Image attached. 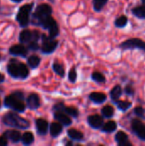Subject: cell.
I'll use <instances>...</instances> for the list:
<instances>
[{
  "label": "cell",
  "instance_id": "cell-1",
  "mask_svg": "<svg viewBox=\"0 0 145 146\" xmlns=\"http://www.w3.org/2000/svg\"><path fill=\"white\" fill-rule=\"evenodd\" d=\"M23 93L21 92H16L5 98L4 104L17 112H23L26 109V105L23 103Z\"/></svg>",
  "mask_w": 145,
  "mask_h": 146
},
{
  "label": "cell",
  "instance_id": "cell-2",
  "mask_svg": "<svg viewBox=\"0 0 145 146\" xmlns=\"http://www.w3.org/2000/svg\"><path fill=\"white\" fill-rule=\"evenodd\" d=\"M3 121L5 125L9 127H17L20 129H26L29 127V125H30L29 122L26 119L20 117L18 115L13 112H9L6 114L3 118Z\"/></svg>",
  "mask_w": 145,
  "mask_h": 146
},
{
  "label": "cell",
  "instance_id": "cell-3",
  "mask_svg": "<svg viewBox=\"0 0 145 146\" xmlns=\"http://www.w3.org/2000/svg\"><path fill=\"white\" fill-rule=\"evenodd\" d=\"M8 73L14 78L25 79L29 74L27 67L24 63L21 62H12L7 67Z\"/></svg>",
  "mask_w": 145,
  "mask_h": 146
},
{
  "label": "cell",
  "instance_id": "cell-4",
  "mask_svg": "<svg viewBox=\"0 0 145 146\" xmlns=\"http://www.w3.org/2000/svg\"><path fill=\"white\" fill-rule=\"evenodd\" d=\"M51 7L48 4H41L37 7L35 13L32 15V23L39 25L40 22L46 17L51 15Z\"/></svg>",
  "mask_w": 145,
  "mask_h": 146
},
{
  "label": "cell",
  "instance_id": "cell-5",
  "mask_svg": "<svg viewBox=\"0 0 145 146\" xmlns=\"http://www.w3.org/2000/svg\"><path fill=\"white\" fill-rule=\"evenodd\" d=\"M32 4H26L20 8L19 12L16 15V20L20 23L21 27H26L29 22V14L32 9Z\"/></svg>",
  "mask_w": 145,
  "mask_h": 146
},
{
  "label": "cell",
  "instance_id": "cell-6",
  "mask_svg": "<svg viewBox=\"0 0 145 146\" xmlns=\"http://www.w3.org/2000/svg\"><path fill=\"white\" fill-rule=\"evenodd\" d=\"M120 47L123 50H132V49H139L145 51V42L140 38H131L124 41L121 44Z\"/></svg>",
  "mask_w": 145,
  "mask_h": 146
},
{
  "label": "cell",
  "instance_id": "cell-7",
  "mask_svg": "<svg viewBox=\"0 0 145 146\" xmlns=\"http://www.w3.org/2000/svg\"><path fill=\"white\" fill-rule=\"evenodd\" d=\"M132 130V132L137 135V137L145 141V125L139 120L138 119H133L131 123Z\"/></svg>",
  "mask_w": 145,
  "mask_h": 146
},
{
  "label": "cell",
  "instance_id": "cell-8",
  "mask_svg": "<svg viewBox=\"0 0 145 146\" xmlns=\"http://www.w3.org/2000/svg\"><path fill=\"white\" fill-rule=\"evenodd\" d=\"M43 40H44V43L42 44L41 50H42V52L44 54L52 53L57 47L58 42L56 40H53V38H50V37H46L44 34H43Z\"/></svg>",
  "mask_w": 145,
  "mask_h": 146
},
{
  "label": "cell",
  "instance_id": "cell-9",
  "mask_svg": "<svg viewBox=\"0 0 145 146\" xmlns=\"http://www.w3.org/2000/svg\"><path fill=\"white\" fill-rule=\"evenodd\" d=\"M88 123L91 127L95 129L101 128L103 126V119L98 115H91L88 117Z\"/></svg>",
  "mask_w": 145,
  "mask_h": 146
},
{
  "label": "cell",
  "instance_id": "cell-10",
  "mask_svg": "<svg viewBox=\"0 0 145 146\" xmlns=\"http://www.w3.org/2000/svg\"><path fill=\"white\" fill-rule=\"evenodd\" d=\"M115 140L119 146H132V144L128 140V136L123 131H120L115 135Z\"/></svg>",
  "mask_w": 145,
  "mask_h": 146
},
{
  "label": "cell",
  "instance_id": "cell-11",
  "mask_svg": "<svg viewBox=\"0 0 145 146\" xmlns=\"http://www.w3.org/2000/svg\"><path fill=\"white\" fill-rule=\"evenodd\" d=\"M27 106L31 110H36L39 107L40 105V100L37 94H30L27 98Z\"/></svg>",
  "mask_w": 145,
  "mask_h": 146
},
{
  "label": "cell",
  "instance_id": "cell-12",
  "mask_svg": "<svg viewBox=\"0 0 145 146\" xmlns=\"http://www.w3.org/2000/svg\"><path fill=\"white\" fill-rule=\"evenodd\" d=\"M9 53L13 56H26L27 55V49L21 44L14 45L9 49Z\"/></svg>",
  "mask_w": 145,
  "mask_h": 146
},
{
  "label": "cell",
  "instance_id": "cell-13",
  "mask_svg": "<svg viewBox=\"0 0 145 146\" xmlns=\"http://www.w3.org/2000/svg\"><path fill=\"white\" fill-rule=\"evenodd\" d=\"M54 117L62 126L68 127V126L71 125V123H72V121H71L70 117L68 116L67 115H65L63 112H58V111H56V113H55V115H54Z\"/></svg>",
  "mask_w": 145,
  "mask_h": 146
},
{
  "label": "cell",
  "instance_id": "cell-14",
  "mask_svg": "<svg viewBox=\"0 0 145 146\" xmlns=\"http://www.w3.org/2000/svg\"><path fill=\"white\" fill-rule=\"evenodd\" d=\"M36 127H37L38 133L39 134L44 135V134L47 133L49 125H48V122L45 120H44V119H38L36 121Z\"/></svg>",
  "mask_w": 145,
  "mask_h": 146
},
{
  "label": "cell",
  "instance_id": "cell-15",
  "mask_svg": "<svg viewBox=\"0 0 145 146\" xmlns=\"http://www.w3.org/2000/svg\"><path fill=\"white\" fill-rule=\"evenodd\" d=\"M4 136L6 137L7 139H9L10 141L14 142V143H17L21 140V134L18 131H15V130H9V131H6L4 133Z\"/></svg>",
  "mask_w": 145,
  "mask_h": 146
},
{
  "label": "cell",
  "instance_id": "cell-16",
  "mask_svg": "<svg viewBox=\"0 0 145 146\" xmlns=\"http://www.w3.org/2000/svg\"><path fill=\"white\" fill-rule=\"evenodd\" d=\"M106 98V95L103 92H92L90 94V99L96 104H103Z\"/></svg>",
  "mask_w": 145,
  "mask_h": 146
},
{
  "label": "cell",
  "instance_id": "cell-17",
  "mask_svg": "<svg viewBox=\"0 0 145 146\" xmlns=\"http://www.w3.org/2000/svg\"><path fill=\"white\" fill-rule=\"evenodd\" d=\"M20 42L21 44H26L29 43L30 41H32V32L30 30L25 29L23 30L21 33H20V37H19Z\"/></svg>",
  "mask_w": 145,
  "mask_h": 146
},
{
  "label": "cell",
  "instance_id": "cell-18",
  "mask_svg": "<svg viewBox=\"0 0 145 146\" xmlns=\"http://www.w3.org/2000/svg\"><path fill=\"white\" fill-rule=\"evenodd\" d=\"M122 94V88L121 86H115L110 92V97H111V99L114 101V102H116L119 98L121 96Z\"/></svg>",
  "mask_w": 145,
  "mask_h": 146
},
{
  "label": "cell",
  "instance_id": "cell-19",
  "mask_svg": "<svg viewBox=\"0 0 145 146\" xmlns=\"http://www.w3.org/2000/svg\"><path fill=\"white\" fill-rule=\"evenodd\" d=\"M62 127L61 124L56 123V122L51 123V125L50 127V134L52 137L58 136L62 133Z\"/></svg>",
  "mask_w": 145,
  "mask_h": 146
},
{
  "label": "cell",
  "instance_id": "cell-20",
  "mask_svg": "<svg viewBox=\"0 0 145 146\" xmlns=\"http://www.w3.org/2000/svg\"><path fill=\"white\" fill-rule=\"evenodd\" d=\"M116 127H117L116 122L114 121H108L106 124H104V126H103L102 130H103V132H104V133H110L115 132V131L116 130Z\"/></svg>",
  "mask_w": 145,
  "mask_h": 146
},
{
  "label": "cell",
  "instance_id": "cell-21",
  "mask_svg": "<svg viewBox=\"0 0 145 146\" xmlns=\"http://www.w3.org/2000/svg\"><path fill=\"white\" fill-rule=\"evenodd\" d=\"M68 135L70 139L74 140H82V139L84 138L83 133L76 129H69L68 131Z\"/></svg>",
  "mask_w": 145,
  "mask_h": 146
},
{
  "label": "cell",
  "instance_id": "cell-22",
  "mask_svg": "<svg viewBox=\"0 0 145 146\" xmlns=\"http://www.w3.org/2000/svg\"><path fill=\"white\" fill-rule=\"evenodd\" d=\"M48 29H49V33H50V38H54L59 33V28H58V26H57L56 21H54L50 25V27H48Z\"/></svg>",
  "mask_w": 145,
  "mask_h": 146
},
{
  "label": "cell",
  "instance_id": "cell-23",
  "mask_svg": "<svg viewBox=\"0 0 145 146\" xmlns=\"http://www.w3.org/2000/svg\"><path fill=\"white\" fill-rule=\"evenodd\" d=\"M132 14L140 19H145V5L138 6L132 9Z\"/></svg>",
  "mask_w": 145,
  "mask_h": 146
},
{
  "label": "cell",
  "instance_id": "cell-24",
  "mask_svg": "<svg viewBox=\"0 0 145 146\" xmlns=\"http://www.w3.org/2000/svg\"><path fill=\"white\" fill-rule=\"evenodd\" d=\"M22 143L26 145H31L33 140H34V137H33V134L32 133H25L22 137L21 138Z\"/></svg>",
  "mask_w": 145,
  "mask_h": 146
},
{
  "label": "cell",
  "instance_id": "cell-25",
  "mask_svg": "<svg viewBox=\"0 0 145 146\" xmlns=\"http://www.w3.org/2000/svg\"><path fill=\"white\" fill-rule=\"evenodd\" d=\"M102 114L106 118H111L115 114L114 108L110 105H106L102 109Z\"/></svg>",
  "mask_w": 145,
  "mask_h": 146
},
{
  "label": "cell",
  "instance_id": "cell-26",
  "mask_svg": "<svg viewBox=\"0 0 145 146\" xmlns=\"http://www.w3.org/2000/svg\"><path fill=\"white\" fill-rule=\"evenodd\" d=\"M115 103L117 104L118 109L122 111H126L127 110H129L132 107V103L128 102V101H118L117 100Z\"/></svg>",
  "mask_w": 145,
  "mask_h": 146
},
{
  "label": "cell",
  "instance_id": "cell-27",
  "mask_svg": "<svg viewBox=\"0 0 145 146\" xmlns=\"http://www.w3.org/2000/svg\"><path fill=\"white\" fill-rule=\"evenodd\" d=\"M40 62V58L38 56H31L30 57H28L27 59V63L28 65L32 68H35L38 66Z\"/></svg>",
  "mask_w": 145,
  "mask_h": 146
},
{
  "label": "cell",
  "instance_id": "cell-28",
  "mask_svg": "<svg viewBox=\"0 0 145 146\" xmlns=\"http://www.w3.org/2000/svg\"><path fill=\"white\" fill-rule=\"evenodd\" d=\"M53 70H54V72H55L56 74H58V75L61 76V77H63L64 74H65L64 68H63V66H62V64H60V63L55 62V63L53 64Z\"/></svg>",
  "mask_w": 145,
  "mask_h": 146
},
{
  "label": "cell",
  "instance_id": "cell-29",
  "mask_svg": "<svg viewBox=\"0 0 145 146\" xmlns=\"http://www.w3.org/2000/svg\"><path fill=\"white\" fill-rule=\"evenodd\" d=\"M127 21H128L127 17L126 15H121V16H120L119 18H117L115 20V26L117 27H124L126 26Z\"/></svg>",
  "mask_w": 145,
  "mask_h": 146
},
{
  "label": "cell",
  "instance_id": "cell-30",
  "mask_svg": "<svg viewBox=\"0 0 145 146\" xmlns=\"http://www.w3.org/2000/svg\"><path fill=\"white\" fill-rule=\"evenodd\" d=\"M107 2H108V0H93L94 9L96 11H100L104 7V5L106 4Z\"/></svg>",
  "mask_w": 145,
  "mask_h": 146
},
{
  "label": "cell",
  "instance_id": "cell-31",
  "mask_svg": "<svg viewBox=\"0 0 145 146\" xmlns=\"http://www.w3.org/2000/svg\"><path fill=\"white\" fill-rule=\"evenodd\" d=\"M63 112H65L67 115L72 116V117H78L79 115V112L78 110L75 109V108H73V107H66L64 108L63 110Z\"/></svg>",
  "mask_w": 145,
  "mask_h": 146
},
{
  "label": "cell",
  "instance_id": "cell-32",
  "mask_svg": "<svg viewBox=\"0 0 145 146\" xmlns=\"http://www.w3.org/2000/svg\"><path fill=\"white\" fill-rule=\"evenodd\" d=\"M92 80L97 83H103L105 82V77L103 76V74H102L99 72H94L91 75Z\"/></svg>",
  "mask_w": 145,
  "mask_h": 146
},
{
  "label": "cell",
  "instance_id": "cell-33",
  "mask_svg": "<svg viewBox=\"0 0 145 146\" xmlns=\"http://www.w3.org/2000/svg\"><path fill=\"white\" fill-rule=\"evenodd\" d=\"M134 113L137 116L140 117V118H143V119H145L144 116V113L145 110L142 108V107H136L134 109Z\"/></svg>",
  "mask_w": 145,
  "mask_h": 146
},
{
  "label": "cell",
  "instance_id": "cell-34",
  "mask_svg": "<svg viewBox=\"0 0 145 146\" xmlns=\"http://www.w3.org/2000/svg\"><path fill=\"white\" fill-rule=\"evenodd\" d=\"M68 80H69V81H71L73 83L76 81V80H77V73H76L75 68H72L71 71L69 72V74H68Z\"/></svg>",
  "mask_w": 145,
  "mask_h": 146
},
{
  "label": "cell",
  "instance_id": "cell-35",
  "mask_svg": "<svg viewBox=\"0 0 145 146\" xmlns=\"http://www.w3.org/2000/svg\"><path fill=\"white\" fill-rule=\"evenodd\" d=\"M27 48H28L29 50H37L39 48V46H38V44L37 43V41L32 40V41L29 42L28 47H27Z\"/></svg>",
  "mask_w": 145,
  "mask_h": 146
},
{
  "label": "cell",
  "instance_id": "cell-36",
  "mask_svg": "<svg viewBox=\"0 0 145 146\" xmlns=\"http://www.w3.org/2000/svg\"><path fill=\"white\" fill-rule=\"evenodd\" d=\"M125 92H126V93L127 95H129V96H132V95L134 94V89L132 88V86H126V88H125Z\"/></svg>",
  "mask_w": 145,
  "mask_h": 146
},
{
  "label": "cell",
  "instance_id": "cell-37",
  "mask_svg": "<svg viewBox=\"0 0 145 146\" xmlns=\"http://www.w3.org/2000/svg\"><path fill=\"white\" fill-rule=\"evenodd\" d=\"M65 108V105L63 104H58L54 106V110L58 112H63V110Z\"/></svg>",
  "mask_w": 145,
  "mask_h": 146
},
{
  "label": "cell",
  "instance_id": "cell-38",
  "mask_svg": "<svg viewBox=\"0 0 145 146\" xmlns=\"http://www.w3.org/2000/svg\"><path fill=\"white\" fill-rule=\"evenodd\" d=\"M8 145V140L5 136L0 137V146H5Z\"/></svg>",
  "mask_w": 145,
  "mask_h": 146
},
{
  "label": "cell",
  "instance_id": "cell-39",
  "mask_svg": "<svg viewBox=\"0 0 145 146\" xmlns=\"http://www.w3.org/2000/svg\"><path fill=\"white\" fill-rule=\"evenodd\" d=\"M3 80H4V76L2 74H0V83H2Z\"/></svg>",
  "mask_w": 145,
  "mask_h": 146
},
{
  "label": "cell",
  "instance_id": "cell-40",
  "mask_svg": "<svg viewBox=\"0 0 145 146\" xmlns=\"http://www.w3.org/2000/svg\"><path fill=\"white\" fill-rule=\"evenodd\" d=\"M13 2H15V3H19V2H21V0H12Z\"/></svg>",
  "mask_w": 145,
  "mask_h": 146
},
{
  "label": "cell",
  "instance_id": "cell-41",
  "mask_svg": "<svg viewBox=\"0 0 145 146\" xmlns=\"http://www.w3.org/2000/svg\"><path fill=\"white\" fill-rule=\"evenodd\" d=\"M142 1V3H144V5H145V0H141Z\"/></svg>",
  "mask_w": 145,
  "mask_h": 146
},
{
  "label": "cell",
  "instance_id": "cell-42",
  "mask_svg": "<svg viewBox=\"0 0 145 146\" xmlns=\"http://www.w3.org/2000/svg\"><path fill=\"white\" fill-rule=\"evenodd\" d=\"M0 60H1V55H0Z\"/></svg>",
  "mask_w": 145,
  "mask_h": 146
},
{
  "label": "cell",
  "instance_id": "cell-43",
  "mask_svg": "<svg viewBox=\"0 0 145 146\" xmlns=\"http://www.w3.org/2000/svg\"><path fill=\"white\" fill-rule=\"evenodd\" d=\"M0 104H1V103H0Z\"/></svg>",
  "mask_w": 145,
  "mask_h": 146
}]
</instances>
